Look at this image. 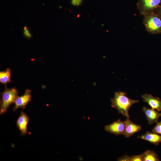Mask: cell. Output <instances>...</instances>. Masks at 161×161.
<instances>
[{
	"label": "cell",
	"instance_id": "1",
	"mask_svg": "<svg viewBox=\"0 0 161 161\" xmlns=\"http://www.w3.org/2000/svg\"><path fill=\"white\" fill-rule=\"evenodd\" d=\"M126 94V92L121 91L115 92L114 97L111 99V106L116 109L119 113L129 118V108L132 105L138 103L139 101L129 98Z\"/></svg>",
	"mask_w": 161,
	"mask_h": 161
},
{
	"label": "cell",
	"instance_id": "2",
	"mask_svg": "<svg viewBox=\"0 0 161 161\" xmlns=\"http://www.w3.org/2000/svg\"><path fill=\"white\" fill-rule=\"evenodd\" d=\"M143 24L145 30L149 33H161V18L155 12L146 14L143 16Z\"/></svg>",
	"mask_w": 161,
	"mask_h": 161
},
{
	"label": "cell",
	"instance_id": "3",
	"mask_svg": "<svg viewBox=\"0 0 161 161\" xmlns=\"http://www.w3.org/2000/svg\"><path fill=\"white\" fill-rule=\"evenodd\" d=\"M18 91L15 88L8 89L5 86L4 91L1 93L0 114L2 115L7 112V109L11 104L14 103L18 96Z\"/></svg>",
	"mask_w": 161,
	"mask_h": 161
},
{
	"label": "cell",
	"instance_id": "4",
	"mask_svg": "<svg viewBox=\"0 0 161 161\" xmlns=\"http://www.w3.org/2000/svg\"><path fill=\"white\" fill-rule=\"evenodd\" d=\"M161 5V0H138L137 8L143 16L149 13L154 12Z\"/></svg>",
	"mask_w": 161,
	"mask_h": 161
},
{
	"label": "cell",
	"instance_id": "5",
	"mask_svg": "<svg viewBox=\"0 0 161 161\" xmlns=\"http://www.w3.org/2000/svg\"><path fill=\"white\" fill-rule=\"evenodd\" d=\"M126 120L122 121L120 119L106 126L105 131L117 135H123L126 127Z\"/></svg>",
	"mask_w": 161,
	"mask_h": 161
},
{
	"label": "cell",
	"instance_id": "6",
	"mask_svg": "<svg viewBox=\"0 0 161 161\" xmlns=\"http://www.w3.org/2000/svg\"><path fill=\"white\" fill-rule=\"evenodd\" d=\"M31 91L29 89H26L24 94L22 95L18 96L14 102V106L13 109V112L21 108L24 109L27 105L31 100Z\"/></svg>",
	"mask_w": 161,
	"mask_h": 161
},
{
	"label": "cell",
	"instance_id": "7",
	"mask_svg": "<svg viewBox=\"0 0 161 161\" xmlns=\"http://www.w3.org/2000/svg\"><path fill=\"white\" fill-rule=\"evenodd\" d=\"M30 118L23 110L21 112L20 114L16 121L17 126L22 136H25L28 132L27 126Z\"/></svg>",
	"mask_w": 161,
	"mask_h": 161
},
{
	"label": "cell",
	"instance_id": "8",
	"mask_svg": "<svg viewBox=\"0 0 161 161\" xmlns=\"http://www.w3.org/2000/svg\"><path fill=\"white\" fill-rule=\"evenodd\" d=\"M143 101L147 103L154 109L161 111V100L159 97H155L151 95L145 93L141 96Z\"/></svg>",
	"mask_w": 161,
	"mask_h": 161
},
{
	"label": "cell",
	"instance_id": "9",
	"mask_svg": "<svg viewBox=\"0 0 161 161\" xmlns=\"http://www.w3.org/2000/svg\"><path fill=\"white\" fill-rule=\"evenodd\" d=\"M143 111L145 113L149 124L154 123H157L159 119L161 117V113H159L152 109L143 107Z\"/></svg>",
	"mask_w": 161,
	"mask_h": 161
},
{
	"label": "cell",
	"instance_id": "10",
	"mask_svg": "<svg viewBox=\"0 0 161 161\" xmlns=\"http://www.w3.org/2000/svg\"><path fill=\"white\" fill-rule=\"evenodd\" d=\"M126 127L123 134L126 137H129L141 130V126L134 123L130 121L129 118H126Z\"/></svg>",
	"mask_w": 161,
	"mask_h": 161
},
{
	"label": "cell",
	"instance_id": "11",
	"mask_svg": "<svg viewBox=\"0 0 161 161\" xmlns=\"http://www.w3.org/2000/svg\"><path fill=\"white\" fill-rule=\"evenodd\" d=\"M138 138L148 141L156 145H158L161 143V136L149 131L147 132L144 134L139 136Z\"/></svg>",
	"mask_w": 161,
	"mask_h": 161
},
{
	"label": "cell",
	"instance_id": "12",
	"mask_svg": "<svg viewBox=\"0 0 161 161\" xmlns=\"http://www.w3.org/2000/svg\"><path fill=\"white\" fill-rule=\"evenodd\" d=\"M11 70L9 68L6 70L0 72V82L6 86V84L10 83L11 79Z\"/></svg>",
	"mask_w": 161,
	"mask_h": 161
},
{
	"label": "cell",
	"instance_id": "13",
	"mask_svg": "<svg viewBox=\"0 0 161 161\" xmlns=\"http://www.w3.org/2000/svg\"><path fill=\"white\" fill-rule=\"evenodd\" d=\"M143 154V161H160L157 154L153 150H147Z\"/></svg>",
	"mask_w": 161,
	"mask_h": 161
},
{
	"label": "cell",
	"instance_id": "14",
	"mask_svg": "<svg viewBox=\"0 0 161 161\" xmlns=\"http://www.w3.org/2000/svg\"><path fill=\"white\" fill-rule=\"evenodd\" d=\"M152 130V132L161 135V121L157 123Z\"/></svg>",
	"mask_w": 161,
	"mask_h": 161
},
{
	"label": "cell",
	"instance_id": "15",
	"mask_svg": "<svg viewBox=\"0 0 161 161\" xmlns=\"http://www.w3.org/2000/svg\"><path fill=\"white\" fill-rule=\"evenodd\" d=\"M143 161V154L131 156L130 161Z\"/></svg>",
	"mask_w": 161,
	"mask_h": 161
},
{
	"label": "cell",
	"instance_id": "16",
	"mask_svg": "<svg viewBox=\"0 0 161 161\" xmlns=\"http://www.w3.org/2000/svg\"><path fill=\"white\" fill-rule=\"evenodd\" d=\"M23 35L25 37L28 39L32 37V35L30 32L29 29L26 26H24V27Z\"/></svg>",
	"mask_w": 161,
	"mask_h": 161
},
{
	"label": "cell",
	"instance_id": "17",
	"mask_svg": "<svg viewBox=\"0 0 161 161\" xmlns=\"http://www.w3.org/2000/svg\"><path fill=\"white\" fill-rule=\"evenodd\" d=\"M83 1V0H71V4L73 6H80Z\"/></svg>",
	"mask_w": 161,
	"mask_h": 161
},
{
	"label": "cell",
	"instance_id": "18",
	"mask_svg": "<svg viewBox=\"0 0 161 161\" xmlns=\"http://www.w3.org/2000/svg\"><path fill=\"white\" fill-rule=\"evenodd\" d=\"M131 156L126 155L119 157L118 161H130Z\"/></svg>",
	"mask_w": 161,
	"mask_h": 161
},
{
	"label": "cell",
	"instance_id": "19",
	"mask_svg": "<svg viewBox=\"0 0 161 161\" xmlns=\"http://www.w3.org/2000/svg\"><path fill=\"white\" fill-rule=\"evenodd\" d=\"M154 12L161 18V5Z\"/></svg>",
	"mask_w": 161,
	"mask_h": 161
},
{
	"label": "cell",
	"instance_id": "20",
	"mask_svg": "<svg viewBox=\"0 0 161 161\" xmlns=\"http://www.w3.org/2000/svg\"><path fill=\"white\" fill-rule=\"evenodd\" d=\"M59 7L60 8V9H61V8H62V7H61V6H60Z\"/></svg>",
	"mask_w": 161,
	"mask_h": 161
},
{
	"label": "cell",
	"instance_id": "21",
	"mask_svg": "<svg viewBox=\"0 0 161 161\" xmlns=\"http://www.w3.org/2000/svg\"><path fill=\"white\" fill-rule=\"evenodd\" d=\"M79 16H80V15H77V17L78 18V17H79Z\"/></svg>",
	"mask_w": 161,
	"mask_h": 161
}]
</instances>
